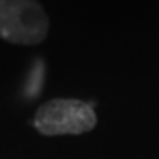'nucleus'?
Instances as JSON below:
<instances>
[{"label": "nucleus", "mask_w": 159, "mask_h": 159, "mask_svg": "<svg viewBox=\"0 0 159 159\" xmlns=\"http://www.w3.org/2000/svg\"><path fill=\"white\" fill-rule=\"evenodd\" d=\"M50 18L37 0H0V39L34 46L46 39Z\"/></svg>", "instance_id": "f257e3e1"}, {"label": "nucleus", "mask_w": 159, "mask_h": 159, "mask_svg": "<svg viewBox=\"0 0 159 159\" xmlns=\"http://www.w3.org/2000/svg\"><path fill=\"white\" fill-rule=\"evenodd\" d=\"M97 117L90 102L80 99H51L41 104L34 117V127L41 134H83L96 127Z\"/></svg>", "instance_id": "f03ea898"}]
</instances>
